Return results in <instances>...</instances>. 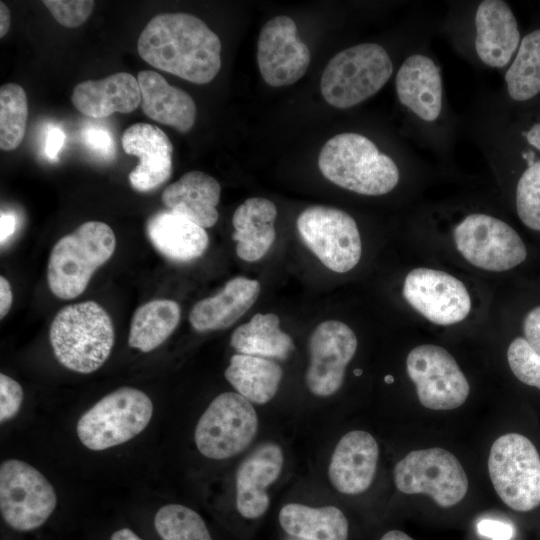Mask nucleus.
Segmentation results:
<instances>
[{
    "label": "nucleus",
    "instance_id": "38",
    "mask_svg": "<svg viewBox=\"0 0 540 540\" xmlns=\"http://www.w3.org/2000/svg\"><path fill=\"white\" fill-rule=\"evenodd\" d=\"M23 390L11 377L0 374V422L13 418L20 410Z\"/></svg>",
    "mask_w": 540,
    "mask_h": 540
},
{
    "label": "nucleus",
    "instance_id": "24",
    "mask_svg": "<svg viewBox=\"0 0 540 540\" xmlns=\"http://www.w3.org/2000/svg\"><path fill=\"white\" fill-rule=\"evenodd\" d=\"M259 294L257 280L235 277L215 296L198 301L189 314V321L200 332L226 329L254 305Z\"/></svg>",
    "mask_w": 540,
    "mask_h": 540
},
{
    "label": "nucleus",
    "instance_id": "28",
    "mask_svg": "<svg viewBox=\"0 0 540 540\" xmlns=\"http://www.w3.org/2000/svg\"><path fill=\"white\" fill-rule=\"evenodd\" d=\"M279 523L294 538L305 540H347L348 521L335 506L310 507L290 503L282 507Z\"/></svg>",
    "mask_w": 540,
    "mask_h": 540
},
{
    "label": "nucleus",
    "instance_id": "45",
    "mask_svg": "<svg viewBox=\"0 0 540 540\" xmlns=\"http://www.w3.org/2000/svg\"><path fill=\"white\" fill-rule=\"evenodd\" d=\"M11 15L4 2H0V37H4L10 29Z\"/></svg>",
    "mask_w": 540,
    "mask_h": 540
},
{
    "label": "nucleus",
    "instance_id": "6",
    "mask_svg": "<svg viewBox=\"0 0 540 540\" xmlns=\"http://www.w3.org/2000/svg\"><path fill=\"white\" fill-rule=\"evenodd\" d=\"M153 403L143 391L121 387L104 396L79 418L78 438L88 449L105 450L123 444L149 424Z\"/></svg>",
    "mask_w": 540,
    "mask_h": 540
},
{
    "label": "nucleus",
    "instance_id": "9",
    "mask_svg": "<svg viewBox=\"0 0 540 540\" xmlns=\"http://www.w3.org/2000/svg\"><path fill=\"white\" fill-rule=\"evenodd\" d=\"M394 482L402 493L428 495L443 508L459 503L469 486L459 460L440 447L408 453L395 465Z\"/></svg>",
    "mask_w": 540,
    "mask_h": 540
},
{
    "label": "nucleus",
    "instance_id": "22",
    "mask_svg": "<svg viewBox=\"0 0 540 540\" xmlns=\"http://www.w3.org/2000/svg\"><path fill=\"white\" fill-rule=\"evenodd\" d=\"M71 101L83 115L104 118L113 113H130L141 104L137 78L126 72L111 74L100 80L77 84Z\"/></svg>",
    "mask_w": 540,
    "mask_h": 540
},
{
    "label": "nucleus",
    "instance_id": "51",
    "mask_svg": "<svg viewBox=\"0 0 540 540\" xmlns=\"http://www.w3.org/2000/svg\"><path fill=\"white\" fill-rule=\"evenodd\" d=\"M293 540H305V539L295 538V539H293Z\"/></svg>",
    "mask_w": 540,
    "mask_h": 540
},
{
    "label": "nucleus",
    "instance_id": "32",
    "mask_svg": "<svg viewBox=\"0 0 540 540\" xmlns=\"http://www.w3.org/2000/svg\"><path fill=\"white\" fill-rule=\"evenodd\" d=\"M509 96L526 101L540 92V29L521 40L516 56L505 73Z\"/></svg>",
    "mask_w": 540,
    "mask_h": 540
},
{
    "label": "nucleus",
    "instance_id": "36",
    "mask_svg": "<svg viewBox=\"0 0 540 540\" xmlns=\"http://www.w3.org/2000/svg\"><path fill=\"white\" fill-rule=\"evenodd\" d=\"M507 360L518 380L540 389V355L525 338L517 337L510 343Z\"/></svg>",
    "mask_w": 540,
    "mask_h": 540
},
{
    "label": "nucleus",
    "instance_id": "42",
    "mask_svg": "<svg viewBox=\"0 0 540 540\" xmlns=\"http://www.w3.org/2000/svg\"><path fill=\"white\" fill-rule=\"evenodd\" d=\"M65 140L64 132L58 127H50L46 134L45 154L48 158L57 159Z\"/></svg>",
    "mask_w": 540,
    "mask_h": 540
},
{
    "label": "nucleus",
    "instance_id": "40",
    "mask_svg": "<svg viewBox=\"0 0 540 540\" xmlns=\"http://www.w3.org/2000/svg\"><path fill=\"white\" fill-rule=\"evenodd\" d=\"M477 531L479 535L490 540H512L515 534L511 523L492 518L481 519L477 524Z\"/></svg>",
    "mask_w": 540,
    "mask_h": 540
},
{
    "label": "nucleus",
    "instance_id": "50",
    "mask_svg": "<svg viewBox=\"0 0 540 540\" xmlns=\"http://www.w3.org/2000/svg\"><path fill=\"white\" fill-rule=\"evenodd\" d=\"M361 372H362L361 370H357V369L354 370V374H355V375H360Z\"/></svg>",
    "mask_w": 540,
    "mask_h": 540
},
{
    "label": "nucleus",
    "instance_id": "3",
    "mask_svg": "<svg viewBox=\"0 0 540 540\" xmlns=\"http://www.w3.org/2000/svg\"><path fill=\"white\" fill-rule=\"evenodd\" d=\"M49 339L59 363L74 372L88 374L100 368L111 353L113 323L98 303H75L55 315Z\"/></svg>",
    "mask_w": 540,
    "mask_h": 540
},
{
    "label": "nucleus",
    "instance_id": "33",
    "mask_svg": "<svg viewBox=\"0 0 540 540\" xmlns=\"http://www.w3.org/2000/svg\"><path fill=\"white\" fill-rule=\"evenodd\" d=\"M28 119L26 92L16 83L0 88V148L12 151L24 139Z\"/></svg>",
    "mask_w": 540,
    "mask_h": 540
},
{
    "label": "nucleus",
    "instance_id": "5",
    "mask_svg": "<svg viewBox=\"0 0 540 540\" xmlns=\"http://www.w3.org/2000/svg\"><path fill=\"white\" fill-rule=\"evenodd\" d=\"M392 72L391 58L381 45L357 44L328 62L321 76V93L331 106L350 108L377 93Z\"/></svg>",
    "mask_w": 540,
    "mask_h": 540
},
{
    "label": "nucleus",
    "instance_id": "27",
    "mask_svg": "<svg viewBox=\"0 0 540 540\" xmlns=\"http://www.w3.org/2000/svg\"><path fill=\"white\" fill-rule=\"evenodd\" d=\"M276 217L275 204L262 197L249 198L235 210L232 238L236 241L235 250L240 259L257 261L269 251L276 237Z\"/></svg>",
    "mask_w": 540,
    "mask_h": 540
},
{
    "label": "nucleus",
    "instance_id": "4",
    "mask_svg": "<svg viewBox=\"0 0 540 540\" xmlns=\"http://www.w3.org/2000/svg\"><path fill=\"white\" fill-rule=\"evenodd\" d=\"M116 238L109 225L88 221L59 239L51 250L47 281L58 298L74 299L84 292L94 272L114 253Z\"/></svg>",
    "mask_w": 540,
    "mask_h": 540
},
{
    "label": "nucleus",
    "instance_id": "43",
    "mask_svg": "<svg viewBox=\"0 0 540 540\" xmlns=\"http://www.w3.org/2000/svg\"><path fill=\"white\" fill-rule=\"evenodd\" d=\"M13 295L11 286L8 280L0 277V318L3 319L10 310L12 305Z\"/></svg>",
    "mask_w": 540,
    "mask_h": 540
},
{
    "label": "nucleus",
    "instance_id": "23",
    "mask_svg": "<svg viewBox=\"0 0 540 540\" xmlns=\"http://www.w3.org/2000/svg\"><path fill=\"white\" fill-rule=\"evenodd\" d=\"M141 109L144 114L181 133L188 132L195 123L196 105L184 90L170 85L159 73L143 70L138 73Z\"/></svg>",
    "mask_w": 540,
    "mask_h": 540
},
{
    "label": "nucleus",
    "instance_id": "30",
    "mask_svg": "<svg viewBox=\"0 0 540 540\" xmlns=\"http://www.w3.org/2000/svg\"><path fill=\"white\" fill-rule=\"evenodd\" d=\"M230 345L240 354L281 360L294 349L292 338L280 329L279 317L273 313H257L237 327L231 335Z\"/></svg>",
    "mask_w": 540,
    "mask_h": 540
},
{
    "label": "nucleus",
    "instance_id": "47",
    "mask_svg": "<svg viewBox=\"0 0 540 540\" xmlns=\"http://www.w3.org/2000/svg\"><path fill=\"white\" fill-rule=\"evenodd\" d=\"M110 540H142L129 528H122L111 535Z\"/></svg>",
    "mask_w": 540,
    "mask_h": 540
},
{
    "label": "nucleus",
    "instance_id": "15",
    "mask_svg": "<svg viewBox=\"0 0 540 540\" xmlns=\"http://www.w3.org/2000/svg\"><path fill=\"white\" fill-rule=\"evenodd\" d=\"M356 349L357 338L348 325L337 320L320 323L309 338L308 389L322 397L336 393Z\"/></svg>",
    "mask_w": 540,
    "mask_h": 540
},
{
    "label": "nucleus",
    "instance_id": "8",
    "mask_svg": "<svg viewBox=\"0 0 540 540\" xmlns=\"http://www.w3.org/2000/svg\"><path fill=\"white\" fill-rule=\"evenodd\" d=\"M258 416L251 402L237 392L215 397L197 422L194 432L199 452L210 459L233 457L253 441Z\"/></svg>",
    "mask_w": 540,
    "mask_h": 540
},
{
    "label": "nucleus",
    "instance_id": "46",
    "mask_svg": "<svg viewBox=\"0 0 540 540\" xmlns=\"http://www.w3.org/2000/svg\"><path fill=\"white\" fill-rule=\"evenodd\" d=\"M524 135L530 145L540 150V123L534 124Z\"/></svg>",
    "mask_w": 540,
    "mask_h": 540
},
{
    "label": "nucleus",
    "instance_id": "25",
    "mask_svg": "<svg viewBox=\"0 0 540 540\" xmlns=\"http://www.w3.org/2000/svg\"><path fill=\"white\" fill-rule=\"evenodd\" d=\"M220 194L221 187L215 178L202 171H190L167 186L161 199L170 211L209 228L218 220Z\"/></svg>",
    "mask_w": 540,
    "mask_h": 540
},
{
    "label": "nucleus",
    "instance_id": "29",
    "mask_svg": "<svg viewBox=\"0 0 540 540\" xmlns=\"http://www.w3.org/2000/svg\"><path fill=\"white\" fill-rule=\"evenodd\" d=\"M224 374L238 394L250 402L265 404L277 393L283 371L273 360L235 354Z\"/></svg>",
    "mask_w": 540,
    "mask_h": 540
},
{
    "label": "nucleus",
    "instance_id": "41",
    "mask_svg": "<svg viewBox=\"0 0 540 540\" xmlns=\"http://www.w3.org/2000/svg\"><path fill=\"white\" fill-rule=\"evenodd\" d=\"M523 333L526 341L540 355V306L533 308L525 316Z\"/></svg>",
    "mask_w": 540,
    "mask_h": 540
},
{
    "label": "nucleus",
    "instance_id": "19",
    "mask_svg": "<svg viewBox=\"0 0 540 540\" xmlns=\"http://www.w3.org/2000/svg\"><path fill=\"white\" fill-rule=\"evenodd\" d=\"M281 447L267 442L259 445L239 465L236 472V508L245 518L255 519L268 509L267 488L274 483L283 467Z\"/></svg>",
    "mask_w": 540,
    "mask_h": 540
},
{
    "label": "nucleus",
    "instance_id": "13",
    "mask_svg": "<svg viewBox=\"0 0 540 540\" xmlns=\"http://www.w3.org/2000/svg\"><path fill=\"white\" fill-rule=\"evenodd\" d=\"M406 370L420 403L428 409H456L469 396L467 378L443 347L423 344L413 348L406 358Z\"/></svg>",
    "mask_w": 540,
    "mask_h": 540
},
{
    "label": "nucleus",
    "instance_id": "31",
    "mask_svg": "<svg viewBox=\"0 0 540 540\" xmlns=\"http://www.w3.org/2000/svg\"><path fill=\"white\" fill-rule=\"evenodd\" d=\"M180 306L170 299H155L138 307L130 325L128 344L142 352L160 346L176 329Z\"/></svg>",
    "mask_w": 540,
    "mask_h": 540
},
{
    "label": "nucleus",
    "instance_id": "20",
    "mask_svg": "<svg viewBox=\"0 0 540 540\" xmlns=\"http://www.w3.org/2000/svg\"><path fill=\"white\" fill-rule=\"evenodd\" d=\"M475 49L480 60L492 68H503L520 44L517 20L502 0L482 1L475 13Z\"/></svg>",
    "mask_w": 540,
    "mask_h": 540
},
{
    "label": "nucleus",
    "instance_id": "39",
    "mask_svg": "<svg viewBox=\"0 0 540 540\" xmlns=\"http://www.w3.org/2000/svg\"><path fill=\"white\" fill-rule=\"evenodd\" d=\"M85 144L99 155L109 158L115 153L113 139L110 133L97 126H89L83 131Z\"/></svg>",
    "mask_w": 540,
    "mask_h": 540
},
{
    "label": "nucleus",
    "instance_id": "17",
    "mask_svg": "<svg viewBox=\"0 0 540 540\" xmlns=\"http://www.w3.org/2000/svg\"><path fill=\"white\" fill-rule=\"evenodd\" d=\"M123 150L139 158L130 172L131 186L148 192L166 182L172 173L173 145L166 133L148 123H135L122 135Z\"/></svg>",
    "mask_w": 540,
    "mask_h": 540
},
{
    "label": "nucleus",
    "instance_id": "34",
    "mask_svg": "<svg viewBox=\"0 0 540 540\" xmlns=\"http://www.w3.org/2000/svg\"><path fill=\"white\" fill-rule=\"evenodd\" d=\"M154 526L162 540H212L202 517L180 504L161 507L155 515Z\"/></svg>",
    "mask_w": 540,
    "mask_h": 540
},
{
    "label": "nucleus",
    "instance_id": "7",
    "mask_svg": "<svg viewBox=\"0 0 540 540\" xmlns=\"http://www.w3.org/2000/svg\"><path fill=\"white\" fill-rule=\"evenodd\" d=\"M488 472L509 508L527 512L540 505V455L527 437L507 433L497 438L489 453Z\"/></svg>",
    "mask_w": 540,
    "mask_h": 540
},
{
    "label": "nucleus",
    "instance_id": "44",
    "mask_svg": "<svg viewBox=\"0 0 540 540\" xmlns=\"http://www.w3.org/2000/svg\"><path fill=\"white\" fill-rule=\"evenodd\" d=\"M1 243H3L13 233L15 228V218L11 213L1 212Z\"/></svg>",
    "mask_w": 540,
    "mask_h": 540
},
{
    "label": "nucleus",
    "instance_id": "37",
    "mask_svg": "<svg viewBox=\"0 0 540 540\" xmlns=\"http://www.w3.org/2000/svg\"><path fill=\"white\" fill-rule=\"evenodd\" d=\"M43 4L62 26L76 28L91 15L95 2L91 0H44Z\"/></svg>",
    "mask_w": 540,
    "mask_h": 540
},
{
    "label": "nucleus",
    "instance_id": "10",
    "mask_svg": "<svg viewBox=\"0 0 540 540\" xmlns=\"http://www.w3.org/2000/svg\"><path fill=\"white\" fill-rule=\"evenodd\" d=\"M57 504L50 482L30 464L9 459L0 466V510L18 531H31L46 522Z\"/></svg>",
    "mask_w": 540,
    "mask_h": 540
},
{
    "label": "nucleus",
    "instance_id": "35",
    "mask_svg": "<svg viewBox=\"0 0 540 540\" xmlns=\"http://www.w3.org/2000/svg\"><path fill=\"white\" fill-rule=\"evenodd\" d=\"M516 207L521 221L540 231V160L530 164L519 178Z\"/></svg>",
    "mask_w": 540,
    "mask_h": 540
},
{
    "label": "nucleus",
    "instance_id": "12",
    "mask_svg": "<svg viewBox=\"0 0 540 540\" xmlns=\"http://www.w3.org/2000/svg\"><path fill=\"white\" fill-rule=\"evenodd\" d=\"M454 241L466 261L486 271L512 269L527 256L524 242L511 226L483 213L470 214L457 224Z\"/></svg>",
    "mask_w": 540,
    "mask_h": 540
},
{
    "label": "nucleus",
    "instance_id": "16",
    "mask_svg": "<svg viewBox=\"0 0 540 540\" xmlns=\"http://www.w3.org/2000/svg\"><path fill=\"white\" fill-rule=\"evenodd\" d=\"M257 63L264 81L273 87L295 83L310 64L308 47L298 38L297 26L288 16H276L262 27Z\"/></svg>",
    "mask_w": 540,
    "mask_h": 540
},
{
    "label": "nucleus",
    "instance_id": "18",
    "mask_svg": "<svg viewBox=\"0 0 540 540\" xmlns=\"http://www.w3.org/2000/svg\"><path fill=\"white\" fill-rule=\"evenodd\" d=\"M379 447L375 438L363 430L346 433L331 456L328 476L340 493L356 495L366 491L375 477Z\"/></svg>",
    "mask_w": 540,
    "mask_h": 540
},
{
    "label": "nucleus",
    "instance_id": "48",
    "mask_svg": "<svg viewBox=\"0 0 540 540\" xmlns=\"http://www.w3.org/2000/svg\"><path fill=\"white\" fill-rule=\"evenodd\" d=\"M380 540H413L406 533L399 530H391L385 533Z\"/></svg>",
    "mask_w": 540,
    "mask_h": 540
},
{
    "label": "nucleus",
    "instance_id": "49",
    "mask_svg": "<svg viewBox=\"0 0 540 540\" xmlns=\"http://www.w3.org/2000/svg\"><path fill=\"white\" fill-rule=\"evenodd\" d=\"M384 380L386 383L390 384L394 381V378L391 375H387Z\"/></svg>",
    "mask_w": 540,
    "mask_h": 540
},
{
    "label": "nucleus",
    "instance_id": "14",
    "mask_svg": "<svg viewBox=\"0 0 540 540\" xmlns=\"http://www.w3.org/2000/svg\"><path fill=\"white\" fill-rule=\"evenodd\" d=\"M403 296L412 308L437 325L459 323L471 310V298L465 285L441 270H411L404 280Z\"/></svg>",
    "mask_w": 540,
    "mask_h": 540
},
{
    "label": "nucleus",
    "instance_id": "2",
    "mask_svg": "<svg viewBox=\"0 0 540 540\" xmlns=\"http://www.w3.org/2000/svg\"><path fill=\"white\" fill-rule=\"evenodd\" d=\"M318 167L337 186L368 196L392 191L400 177L391 157L367 137L351 132L337 134L324 144Z\"/></svg>",
    "mask_w": 540,
    "mask_h": 540
},
{
    "label": "nucleus",
    "instance_id": "1",
    "mask_svg": "<svg viewBox=\"0 0 540 540\" xmlns=\"http://www.w3.org/2000/svg\"><path fill=\"white\" fill-rule=\"evenodd\" d=\"M137 49L151 66L195 84L212 81L221 68L219 37L188 13L153 17L141 32Z\"/></svg>",
    "mask_w": 540,
    "mask_h": 540
},
{
    "label": "nucleus",
    "instance_id": "26",
    "mask_svg": "<svg viewBox=\"0 0 540 540\" xmlns=\"http://www.w3.org/2000/svg\"><path fill=\"white\" fill-rule=\"evenodd\" d=\"M146 230L154 248L173 261L194 260L203 255L209 243L205 228L170 210L154 214Z\"/></svg>",
    "mask_w": 540,
    "mask_h": 540
},
{
    "label": "nucleus",
    "instance_id": "21",
    "mask_svg": "<svg viewBox=\"0 0 540 540\" xmlns=\"http://www.w3.org/2000/svg\"><path fill=\"white\" fill-rule=\"evenodd\" d=\"M399 101L426 122L435 121L442 109L439 67L428 56L412 54L400 66L396 80Z\"/></svg>",
    "mask_w": 540,
    "mask_h": 540
},
{
    "label": "nucleus",
    "instance_id": "11",
    "mask_svg": "<svg viewBox=\"0 0 540 540\" xmlns=\"http://www.w3.org/2000/svg\"><path fill=\"white\" fill-rule=\"evenodd\" d=\"M297 229L307 247L328 269L345 273L358 264L362 253L360 233L347 212L310 206L299 214Z\"/></svg>",
    "mask_w": 540,
    "mask_h": 540
}]
</instances>
